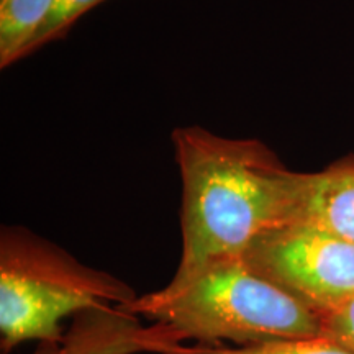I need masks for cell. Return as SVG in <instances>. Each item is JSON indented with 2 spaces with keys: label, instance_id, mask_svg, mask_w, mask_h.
Wrapping results in <instances>:
<instances>
[{
  "label": "cell",
  "instance_id": "obj_1",
  "mask_svg": "<svg viewBox=\"0 0 354 354\" xmlns=\"http://www.w3.org/2000/svg\"><path fill=\"white\" fill-rule=\"evenodd\" d=\"M172 141L183 179V256L167 287H179L207 266L243 258L261 234L290 221L299 174L258 140L183 127Z\"/></svg>",
  "mask_w": 354,
  "mask_h": 354
},
{
  "label": "cell",
  "instance_id": "obj_2",
  "mask_svg": "<svg viewBox=\"0 0 354 354\" xmlns=\"http://www.w3.org/2000/svg\"><path fill=\"white\" fill-rule=\"evenodd\" d=\"M122 308L165 326L176 339L254 346L320 336L312 308L261 276L243 258L207 266L179 287L133 299Z\"/></svg>",
  "mask_w": 354,
  "mask_h": 354
},
{
  "label": "cell",
  "instance_id": "obj_3",
  "mask_svg": "<svg viewBox=\"0 0 354 354\" xmlns=\"http://www.w3.org/2000/svg\"><path fill=\"white\" fill-rule=\"evenodd\" d=\"M133 300L127 287L82 268L59 250L7 232L0 253V331L3 349L30 339L57 342L61 322L73 313Z\"/></svg>",
  "mask_w": 354,
  "mask_h": 354
},
{
  "label": "cell",
  "instance_id": "obj_4",
  "mask_svg": "<svg viewBox=\"0 0 354 354\" xmlns=\"http://www.w3.org/2000/svg\"><path fill=\"white\" fill-rule=\"evenodd\" d=\"M243 259L317 315L354 297V243L313 225L287 221L271 228Z\"/></svg>",
  "mask_w": 354,
  "mask_h": 354
},
{
  "label": "cell",
  "instance_id": "obj_5",
  "mask_svg": "<svg viewBox=\"0 0 354 354\" xmlns=\"http://www.w3.org/2000/svg\"><path fill=\"white\" fill-rule=\"evenodd\" d=\"M290 221H302L354 243V161L299 174Z\"/></svg>",
  "mask_w": 354,
  "mask_h": 354
},
{
  "label": "cell",
  "instance_id": "obj_6",
  "mask_svg": "<svg viewBox=\"0 0 354 354\" xmlns=\"http://www.w3.org/2000/svg\"><path fill=\"white\" fill-rule=\"evenodd\" d=\"M86 325L68 342L64 354H135L154 351L165 343L174 342V336L165 326L141 330L135 325L131 313L120 308L110 312L109 308L88 312ZM176 343V342H174Z\"/></svg>",
  "mask_w": 354,
  "mask_h": 354
},
{
  "label": "cell",
  "instance_id": "obj_7",
  "mask_svg": "<svg viewBox=\"0 0 354 354\" xmlns=\"http://www.w3.org/2000/svg\"><path fill=\"white\" fill-rule=\"evenodd\" d=\"M55 0H0V64L30 53Z\"/></svg>",
  "mask_w": 354,
  "mask_h": 354
},
{
  "label": "cell",
  "instance_id": "obj_8",
  "mask_svg": "<svg viewBox=\"0 0 354 354\" xmlns=\"http://www.w3.org/2000/svg\"><path fill=\"white\" fill-rule=\"evenodd\" d=\"M165 354H354L342 344L331 342L325 336L313 338L282 339L254 346H221V344H197V346H177V343H166L158 349Z\"/></svg>",
  "mask_w": 354,
  "mask_h": 354
},
{
  "label": "cell",
  "instance_id": "obj_9",
  "mask_svg": "<svg viewBox=\"0 0 354 354\" xmlns=\"http://www.w3.org/2000/svg\"><path fill=\"white\" fill-rule=\"evenodd\" d=\"M100 2H104V0H55L50 15H48L37 38H35L30 51H33L35 48H39L44 43L51 41V39L61 37L79 17H82L84 13Z\"/></svg>",
  "mask_w": 354,
  "mask_h": 354
},
{
  "label": "cell",
  "instance_id": "obj_10",
  "mask_svg": "<svg viewBox=\"0 0 354 354\" xmlns=\"http://www.w3.org/2000/svg\"><path fill=\"white\" fill-rule=\"evenodd\" d=\"M320 335L354 353V297L318 315Z\"/></svg>",
  "mask_w": 354,
  "mask_h": 354
}]
</instances>
